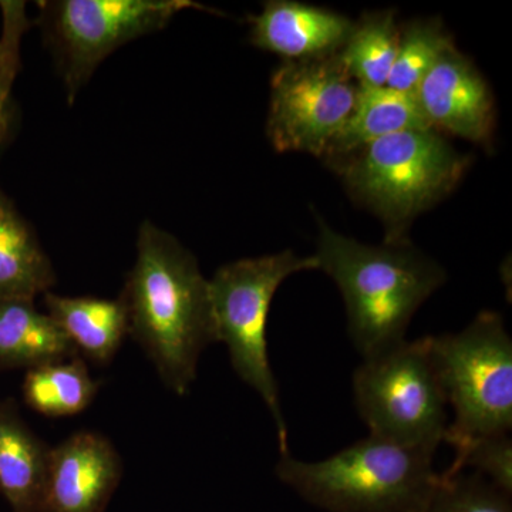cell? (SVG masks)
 Instances as JSON below:
<instances>
[{
	"label": "cell",
	"instance_id": "20",
	"mask_svg": "<svg viewBox=\"0 0 512 512\" xmlns=\"http://www.w3.org/2000/svg\"><path fill=\"white\" fill-rule=\"evenodd\" d=\"M453 37L439 19H417L399 32L396 59L386 86L399 92L414 93L421 80L454 49Z\"/></svg>",
	"mask_w": 512,
	"mask_h": 512
},
{
	"label": "cell",
	"instance_id": "19",
	"mask_svg": "<svg viewBox=\"0 0 512 512\" xmlns=\"http://www.w3.org/2000/svg\"><path fill=\"white\" fill-rule=\"evenodd\" d=\"M394 10L366 13L355 23L338 57L357 86H386L399 45Z\"/></svg>",
	"mask_w": 512,
	"mask_h": 512
},
{
	"label": "cell",
	"instance_id": "12",
	"mask_svg": "<svg viewBox=\"0 0 512 512\" xmlns=\"http://www.w3.org/2000/svg\"><path fill=\"white\" fill-rule=\"evenodd\" d=\"M252 45L286 62L322 59L340 52L355 28L346 16L293 0L266 2L249 18Z\"/></svg>",
	"mask_w": 512,
	"mask_h": 512
},
{
	"label": "cell",
	"instance_id": "1",
	"mask_svg": "<svg viewBox=\"0 0 512 512\" xmlns=\"http://www.w3.org/2000/svg\"><path fill=\"white\" fill-rule=\"evenodd\" d=\"M130 336L171 392L184 396L202 352L215 340L210 281L197 258L153 222L138 229L137 256L120 296Z\"/></svg>",
	"mask_w": 512,
	"mask_h": 512
},
{
	"label": "cell",
	"instance_id": "2",
	"mask_svg": "<svg viewBox=\"0 0 512 512\" xmlns=\"http://www.w3.org/2000/svg\"><path fill=\"white\" fill-rule=\"evenodd\" d=\"M319 269L338 285L348 332L369 359L406 340L417 309L447 281L443 266L404 244L366 245L319 221Z\"/></svg>",
	"mask_w": 512,
	"mask_h": 512
},
{
	"label": "cell",
	"instance_id": "23",
	"mask_svg": "<svg viewBox=\"0 0 512 512\" xmlns=\"http://www.w3.org/2000/svg\"><path fill=\"white\" fill-rule=\"evenodd\" d=\"M6 13L5 33L0 40V158L8 147L15 127V104L12 84L19 66V39L25 30L26 19L22 5L3 3Z\"/></svg>",
	"mask_w": 512,
	"mask_h": 512
},
{
	"label": "cell",
	"instance_id": "4",
	"mask_svg": "<svg viewBox=\"0 0 512 512\" xmlns=\"http://www.w3.org/2000/svg\"><path fill=\"white\" fill-rule=\"evenodd\" d=\"M468 167L470 157L434 128H412L343 158L339 173L357 200L383 221L386 244H404L414 218L447 197Z\"/></svg>",
	"mask_w": 512,
	"mask_h": 512
},
{
	"label": "cell",
	"instance_id": "18",
	"mask_svg": "<svg viewBox=\"0 0 512 512\" xmlns=\"http://www.w3.org/2000/svg\"><path fill=\"white\" fill-rule=\"evenodd\" d=\"M82 357L47 363L28 370L23 399L30 409L46 417H69L84 412L99 393Z\"/></svg>",
	"mask_w": 512,
	"mask_h": 512
},
{
	"label": "cell",
	"instance_id": "11",
	"mask_svg": "<svg viewBox=\"0 0 512 512\" xmlns=\"http://www.w3.org/2000/svg\"><path fill=\"white\" fill-rule=\"evenodd\" d=\"M414 96L434 130L440 128L478 144L490 143L495 123L493 94L476 66L456 47L434 64Z\"/></svg>",
	"mask_w": 512,
	"mask_h": 512
},
{
	"label": "cell",
	"instance_id": "7",
	"mask_svg": "<svg viewBox=\"0 0 512 512\" xmlns=\"http://www.w3.org/2000/svg\"><path fill=\"white\" fill-rule=\"evenodd\" d=\"M353 393L370 436L431 456L443 443L448 403L430 336L363 359L353 375Z\"/></svg>",
	"mask_w": 512,
	"mask_h": 512
},
{
	"label": "cell",
	"instance_id": "9",
	"mask_svg": "<svg viewBox=\"0 0 512 512\" xmlns=\"http://www.w3.org/2000/svg\"><path fill=\"white\" fill-rule=\"evenodd\" d=\"M357 87L338 53L279 66L272 76L266 121L272 146L279 153L325 157L352 113Z\"/></svg>",
	"mask_w": 512,
	"mask_h": 512
},
{
	"label": "cell",
	"instance_id": "3",
	"mask_svg": "<svg viewBox=\"0 0 512 512\" xmlns=\"http://www.w3.org/2000/svg\"><path fill=\"white\" fill-rule=\"evenodd\" d=\"M275 471L303 500L329 512H426L441 483L431 454L375 436L316 463L285 454Z\"/></svg>",
	"mask_w": 512,
	"mask_h": 512
},
{
	"label": "cell",
	"instance_id": "6",
	"mask_svg": "<svg viewBox=\"0 0 512 512\" xmlns=\"http://www.w3.org/2000/svg\"><path fill=\"white\" fill-rule=\"evenodd\" d=\"M430 348L454 420V448L512 430V340L500 313L484 311L460 333L430 336Z\"/></svg>",
	"mask_w": 512,
	"mask_h": 512
},
{
	"label": "cell",
	"instance_id": "14",
	"mask_svg": "<svg viewBox=\"0 0 512 512\" xmlns=\"http://www.w3.org/2000/svg\"><path fill=\"white\" fill-rule=\"evenodd\" d=\"M50 447L30 430L13 400L0 402V494L12 512H37Z\"/></svg>",
	"mask_w": 512,
	"mask_h": 512
},
{
	"label": "cell",
	"instance_id": "21",
	"mask_svg": "<svg viewBox=\"0 0 512 512\" xmlns=\"http://www.w3.org/2000/svg\"><path fill=\"white\" fill-rule=\"evenodd\" d=\"M426 512H512V495L478 473H444Z\"/></svg>",
	"mask_w": 512,
	"mask_h": 512
},
{
	"label": "cell",
	"instance_id": "17",
	"mask_svg": "<svg viewBox=\"0 0 512 512\" xmlns=\"http://www.w3.org/2000/svg\"><path fill=\"white\" fill-rule=\"evenodd\" d=\"M412 128H431L414 93L387 86H359L352 113L325 157L346 158L373 141Z\"/></svg>",
	"mask_w": 512,
	"mask_h": 512
},
{
	"label": "cell",
	"instance_id": "8",
	"mask_svg": "<svg viewBox=\"0 0 512 512\" xmlns=\"http://www.w3.org/2000/svg\"><path fill=\"white\" fill-rule=\"evenodd\" d=\"M190 0H46L39 26L66 97L74 103L97 67L121 46L163 30Z\"/></svg>",
	"mask_w": 512,
	"mask_h": 512
},
{
	"label": "cell",
	"instance_id": "15",
	"mask_svg": "<svg viewBox=\"0 0 512 512\" xmlns=\"http://www.w3.org/2000/svg\"><path fill=\"white\" fill-rule=\"evenodd\" d=\"M79 356L72 342L33 299H0V372L35 369Z\"/></svg>",
	"mask_w": 512,
	"mask_h": 512
},
{
	"label": "cell",
	"instance_id": "13",
	"mask_svg": "<svg viewBox=\"0 0 512 512\" xmlns=\"http://www.w3.org/2000/svg\"><path fill=\"white\" fill-rule=\"evenodd\" d=\"M46 313L63 330L77 353L96 365H107L130 335L123 299L43 295Z\"/></svg>",
	"mask_w": 512,
	"mask_h": 512
},
{
	"label": "cell",
	"instance_id": "5",
	"mask_svg": "<svg viewBox=\"0 0 512 512\" xmlns=\"http://www.w3.org/2000/svg\"><path fill=\"white\" fill-rule=\"evenodd\" d=\"M311 269H319L315 255L299 256L288 249L231 262L221 266L210 279L215 340L225 343L235 373L261 396L274 417L281 456L291 453L278 382L269 362L266 323L272 299L282 282Z\"/></svg>",
	"mask_w": 512,
	"mask_h": 512
},
{
	"label": "cell",
	"instance_id": "10",
	"mask_svg": "<svg viewBox=\"0 0 512 512\" xmlns=\"http://www.w3.org/2000/svg\"><path fill=\"white\" fill-rule=\"evenodd\" d=\"M123 461L106 437L80 431L50 448L37 512H104L119 487Z\"/></svg>",
	"mask_w": 512,
	"mask_h": 512
},
{
	"label": "cell",
	"instance_id": "22",
	"mask_svg": "<svg viewBox=\"0 0 512 512\" xmlns=\"http://www.w3.org/2000/svg\"><path fill=\"white\" fill-rule=\"evenodd\" d=\"M456 458L448 474L474 468L495 487L512 495V439L510 434L480 437L454 448Z\"/></svg>",
	"mask_w": 512,
	"mask_h": 512
},
{
	"label": "cell",
	"instance_id": "16",
	"mask_svg": "<svg viewBox=\"0 0 512 512\" xmlns=\"http://www.w3.org/2000/svg\"><path fill=\"white\" fill-rule=\"evenodd\" d=\"M56 272L32 225L0 188V299H33L56 285Z\"/></svg>",
	"mask_w": 512,
	"mask_h": 512
}]
</instances>
